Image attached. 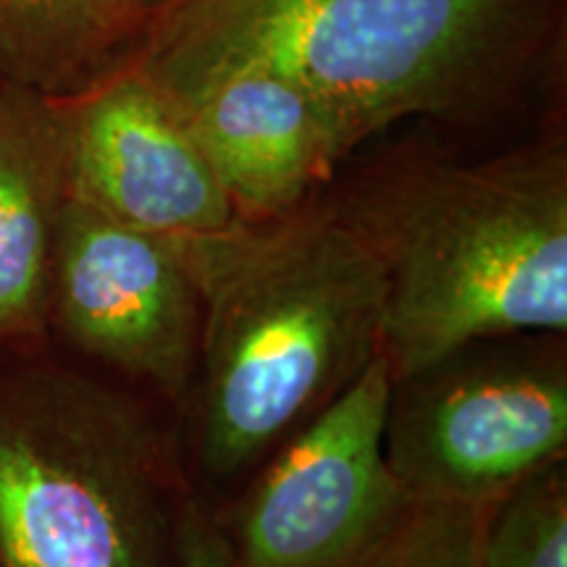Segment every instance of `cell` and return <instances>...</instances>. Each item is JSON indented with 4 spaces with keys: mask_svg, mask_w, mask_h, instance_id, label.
Segmentation results:
<instances>
[{
    "mask_svg": "<svg viewBox=\"0 0 567 567\" xmlns=\"http://www.w3.org/2000/svg\"><path fill=\"white\" fill-rule=\"evenodd\" d=\"M565 0H182L134 63L153 80L264 66L323 116L342 163L402 118L473 124L555 59Z\"/></svg>",
    "mask_w": 567,
    "mask_h": 567,
    "instance_id": "obj_1",
    "label": "cell"
},
{
    "mask_svg": "<svg viewBox=\"0 0 567 567\" xmlns=\"http://www.w3.org/2000/svg\"><path fill=\"white\" fill-rule=\"evenodd\" d=\"M323 200L379 266L392 381L484 339L567 331L563 130L481 161L396 151Z\"/></svg>",
    "mask_w": 567,
    "mask_h": 567,
    "instance_id": "obj_2",
    "label": "cell"
},
{
    "mask_svg": "<svg viewBox=\"0 0 567 567\" xmlns=\"http://www.w3.org/2000/svg\"><path fill=\"white\" fill-rule=\"evenodd\" d=\"M203 302L193 450L250 476L381 354L384 281L323 193L271 221L176 239Z\"/></svg>",
    "mask_w": 567,
    "mask_h": 567,
    "instance_id": "obj_3",
    "label": "cell"
},
{
    "mask_svg": "<svg viewBox=\"0 0 567 567\" xmlns=\"http://www.w3.org/2000/svg\"><path fill=\"white\" fill-rule=\"evenodd\" d=\"M179 494L140 392L53 347L0 358V567H166Z\"/></svg>",
    "mask_w": 567,
    "mask_h": 567,
    "instance_id": "obj_4",
    "label": "cell"
},
{
    "mask_svg": "<svg viewBox=\"0 0 567 567\" xmlns=\"http://www.w3.org/2000/svg\"><path fill=\"white\" fill-rule=\"evenodd\" d=\"M384 452L413 502L478 507L563 463L565 334L484 339L392 381Z\"/></svg>",
    "mask_w": 567,
    "mask_h": 567,
    "instance_id": "obj_5",
    "label": "cell"
},
{
    "mask_svg": "<svg viewBox=\"0 0 567 567\" xmlns=\"http://www.w3.org/2000/svg\"><path fill=\"white\" fill-rule=\"evenodd\" d=\"M384 354L250 473L216 517L234 567H368L413 499L386 463Z\"/></svg>",
    "mask_w": 567,
    "mask_h": 567,
    "instance_id": "obj_6",
    "label": "cell"
},
{
    "mask_svg": "<svg viewBox=\"0 0 567 567\" xmlns=\"http://www.w3.org/2000/svg\"><path fill=\"white\" fill-rule=\"evenodd\" d=\"M200 323V289L176 239L63 205L48 295L53 350L140 394L184 402Z\"/></svg>",
    "mask_w": 567,
    "mask_h": 567,
    "instance_id": "obj_7",
    "label": "cell"
},
{
    "mask_svg": "<svg viewBox=\"0 0 567 567\" xmlns=\"http://www.w3.org/2000/svg\"><path fill=\"white\" fill-rule=\"evenodd\" d=\"M66 109L69 200L172 239L243 221L179 109L137 63Z\"/></svg>",
    "mask_w": 567,
    "mask_h": 567,
    "instance_id": "obj_8",
    "label": "cell"
},
{
    "mask_svg": "<svg viewBox=\"0 0 567 567\" xmlns=\"http://www.w3.org/2000/svg\"><path fill=\"white\" fill-rule=\"evenodd\" d=\"M153 82L179 109L243 221L300 210L334 182V140L287 76L237 63Z\"/></svg>",
    "mask_w": 567,
    "mask_h": 567,
    "instance_id": "obj_9",
    "label": "cell"
},
{
    "mask_svg": "<svg viewBox=\"0 0 567 567\" xmlns=\"http://www.w3.org/2000/svg\"><path fill=\"white\" fill-rule=\"evenodd\" d=\"M66 101L0 82V358L42 352L66 182Z\"/></svg>",
    "mask_w": 567,
    "mask_h": 567,
    "instance_id": "obj_10",
    "label": "cell"
},
{
    "mask_svg": "<svg viewBox=\"0 0 567 567\" xmlns=\"http://www.w3.org/2000/svg\"><path fill=\"white\" fill-rule=\"evenodd\" d=\"M151 19L137 0H0V82L80 97L134 63Z\"/></svg>",
    "mask_w": 567,
    "mask_h": 567,
    "instance_id": "obj_11",
    "label": "cell"
},
{
    "mask_svg": "<svg viewBox=\"0 0 567 567\" xmlns=\"http://www.w3.org/2000/svg\"><path fill=\"white\" fill-rule=\"evenodd\" d=\"M481 567H567V463H555L494 502Z\"/></svg>",
    "mask_w": 567,
    "mask_h": 567,
    "instance_id": "obj_12",
    "label": "cell"
},
{
    "mask_svg": "<svg viewBox=\"0 0 567 567\" xmlns=\"http://www.w3.org/2000/svg\"><path fill=\"white\" fill-rule=\"evenodd\" d=\"M488 507L413 502L405 520L368 567H481Z\"/></svg>",
    "mask_w": 567,
    "mask_h": 567,
    "instance_id": "obj_13",
    "label": "cell"
},
{
    "mask_svg": "<svg viewBox=\"0 0 567 567\" xmlns=\"http://www.w3.org/2000/svg\"><path fill=\"white\" fill-rule=\"evenodd\" d=\"M176 567H234L229 544L216 515H210L195 496L184 499L174 536Z\"/></svg>",
    "mask_w": 567,
    "mask_h": 567,
    "instance_id": "obj_14",
    "label": "cell"
},
{
    "mask_svg": "<svg viewBox=\"0 0 567 567\" xmlns=\"http://www.w3.org/2000/svg\"><path fill=\"white\" fill-rule=\"evenodd\" d=\"M137 3L142 6V9H145V11H151L153 17H155V13H161V11L172 9V6L182 3V0H137Z\"/></svg>",
    "mask_w": 567,
    "mask_h": 567,
    "instance_id": "obj_15",
    "label": "cell"
}]
</instances>
